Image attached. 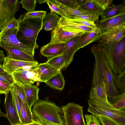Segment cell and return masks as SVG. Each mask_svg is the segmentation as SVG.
<instances>
[{
  "label": "cell",
  "instance_id": "6da1fadb",
  "mask_svg": "<svg viewBox=\"0 0 125 125\" xmlns=\"http://www.w3.org/2000/svg\"><path fill=\"white\" fill-rule=\"evenodd\" d=\"M91 52L94 55L95 61L93 71L92 87H94L103 79L105 84L108 98L110 101L119 94L113 78V72L109 64L102 45L98 44L92 47Z\"/></svg>",
  "mask_w": 125,
  "mask_h": 125
},
{
  "label": "cell",
  "instance_id": "7a4b0ae2",
  "mask_svg": "<svg viewBox=\"0 0 125 125\" xmlns=\"http://www.w3.org/2000/svg\"><path fill=\"white\" fill-rule=\"evenodd\" d=\"M18 19L19 25L17 39L23 45L35 51L38 48L36 40L39 32L43 29L44 19L22 14Z\"/></svg>",
  "mask_w": 125,
  "mask_h": 125
},
{
  "label": "cell",
  "instance_id": "3957f363",
  "mask_svg": "<svg viewBox=\"0 0 125 125\" xmlns=\"http://www.w3.org/2000/svg\"><path fill=\"white\" fill-rule=\"evenodd\" d=\"M36 121L43 125H64L61 115V108L48 97L44 100L39 99L31 110Z\"/></svg>",
  "mask_w": 125,
  "mask_h": 125
},
{
  "label": "cell",
  "instance_id": "277c9868",
  "mask_svg": "<svg viewBox=\"0 0 125 125\" xmlns=\"http://www.w3.org/2000/svg\"><path fill=\"white\" fill-rule=\"evenodd\" d=\"M103 45L113 73L119 74L125 70V37L117 42H98Z\"/></svg>",
  "mask_w": 125,
  "mask_h": 125
},
{
  "label": "cell",
  "instance_id": "5b68a950",
  "mask_svg": "<svg viewBox=\"0 0 125 125\" xmlns=\"http://www.w3.org/2000/svg\"><path fill=\"white\" fill-rule=\"evenodd\" d=\"M87 111L96 117L102 116L125 125V111L117 109L109 102L98 99H89Z\"/></svg>",
  "mask_w": 125,
  "mask_h": 125
},
{
  "label": "cell",
  "instance_id": "8992f818",
  "mask_svg": "<svg viewBox=\"0 0 125 125\" xmlns=\"http://www.w3.org/2000/svg\"><path fill=\"white\" fill-rule=\"evenodd\" d=\"M83 107L71 102L61 108L64 125H86L83 115Z\"/></svg>",
  "mask_w": 125,
  "mask_h": 125
},
{
  "label": "cell",
  "instance_id": "52a82bcc",
  "mask_svg": "<svg viewBox=\"0 0 125 125\" xmlns=\"http://www.w3.org/2000/svg\"><path fill=\"white\" fill-rule=\"evenodd\" d=\"M19 0H0V30L2 26L11 19L15 17L19 10Z\"/></svg>",
  "mask_w": 125,
  "mask_h": 125
},
{
  "label": "cell",
  "instance_id": "ba28073f",
  "mask_svg": "<svg viewBox=\"0 0 125 125\" xmlns=\"http://www.w3.org/2000/svg\"><path fill=\"white\" fill-rule=\"evenodd\" d=\"M12 75L14 82L22 86L32 84L36 81L40 82L36 68L27 70L21 68L16 71Z\"/></svg>",
  "mask_w": 125,
  "mask_h": 125
},
{
  "label": "cell",
  "instance_id": "9c48e42d",
  "mask_svg": "<svg viewBox=\"0 0 125 125\" xmlns=\"http://www.w3.org/2000/svg\"><path fill=\"white\" fill-rule=\"evenodd\" d=\"M18 28V27L9 30L1 37L0 41L33 56L35 51L23 45L17 39L16 35Z\"/></svg>",
  "mask_w": 125,
  "mask_h": 125
},
{
  "label": "cell",
  "instance_id": "30bf717a",
  "mask_svg": "<svg viewBox=\"0 0 125 125\" xmlns=\"http://www.w3.org/2000/svg\"><path fill=\"white\" fill-rule=\"evenodd\" d=\"M84 33L66 31L58 25L51 32V40L49 43L52 44L64 43L72 38L81 35Z\"/></svg>",
  "mask_w": 125,
  "mask_h": 125
},
{
  "label": "cell",
  "instance_id": "8fae6325",
  "mask_svg": "<svg viewBox=\"0 0 125 125\" xmlns=\"http://www.w3.org/2000/svg\"><path fill=\"white\" fill-rule=\"evenodd\" d=\"M125 23V12L113 17L100 20L99 28L101 36L111 29Z\"/></svg>",
  "mask_w": 125,
  "mask_h": 125
},
{
  "label": "cell",
  "instance_id": "7c38bea8",
  "mask_svg": "<svg viewBox=\"0 0 125 125\" xmlns=\"http://www.w3.org/2000/svg\"><path fill=\"white\" fill-rule=\"evenodd\" d=\"M5 94L4 104L7 112L6 118L11 125H15L21 123L20 118L13 103L10 90Z\"/></svg>",
  "mask_w": 125,
  "mask_h": 125
},
{
  "label": "cell",
  "instance_id": "4fadbf2b",
  "mask_svg": "<svg viewBox=\"0 0 125 125\" xmlns=\"http://www.w3.org/2000/svg\"><path fill=\"white\" fill-rule=\"evenodd\" d=\"M38 62L25 61L12 59L8 56L5 57L2 66L4 70L8 73L12 74L16 70L25 66H36Z\"/></svg>",
  "mask_w": 125,
  "mask_h": 125
},
{
  "label": "cell",
  "instance_id": "5bb4252c",
  "mask_svg": "<svg viewBox=\"0 0 125 125\" xmlns=\"http://www.w3.org/2000/svg\"><path fill=\"white\" fill-rule=\"evenodd\" d=\"M81 35L72 38L64 43L62 54L64 60L65 68L69 65L73 60L74 55L77 51V46Z\"/></svg>",
  "mask_w": 125,
  "mask_h": 125
},
{
  "label": "cell",
  "instance_id": "9a60e30c",
  "mask_svg": "<svg viewBox=\"0 0 125 125\" xmlns=\"http://www.w3.org/2000/svg\"><path fill=\"white\" fill-rule=\"evenodd\" d=\"M125 37V23L110 30L101 36L99 41L106 42H117Z\"/></svg>",
  "mask_w": 125,
  "mask_h": 125
},
{
  "label": "cell",
  "instance_id": "2e32d148",
  "mask_svg": "<svg viewBox=\"0 0 125 125\" xmlns=\"http://www.w3.org/2000/svg\"><path fill=\"white\" fill-rule=\"evenodd\" d=\"M0 46L6 52L7 56L12 59L27 61L34 62L36 61L33 56L2 42L0 41Z\"/></svg>",
  "mask_w": 125,
  "mask_h": 125
},
{
  "label": "cell",
  "instance_id": "e0dca14e",
  "mask_svg": "<svg viewBox=\"0 0 125 125\" xmlns=\"http://www.w3.org/2000/svg\"><path fill=\"white\" fill-rule=\"evenodd\" d=\"M101 36L99 24L90 32L83 33L80 36L77 46V51L85 47L89 44L100 39Z\"/></svg>",
  "mask_w": 125,
  "mask_h": 125
},
{
  "label": "cell",
  "instance_id": "ac0fdd59",
  "mask_svg": "<svg viewBox=\"0 0 125 125\" xmlns=\"http://www.w3.org/2000/svg\"><path fill=\"white\" fill-rule=\"evenodd\" d=\"M58 25L65 30L73 32H90L94 29L75 23L63 17H60Z\"/></svg>",
  "mask_w": 125,
  "mask_h": 125
},
{
  "label": "cell",
  "instance_id": "d6986e66",
  "mask_svg": "<svg viewBox=\"0 0 125 125\" xmlns=\"http://www.w3.org/2000/svg\"><path fill=\"white\" fill-rule=\"evenodd\" d=\"M64 43L51 44L49 43L42 46L40 50L41 54L48 58L62 54Z\"/></svg>",
  "mask_w": 125,
  "mask_h": 125
},
{
  "label": "cell",
  "instance_id": "ffe728a7",
  "mask_svg": "<svg viewBox=\"0 0 125 125\" xmlns=\"http://www.w3.org/2000/svg\"><path fill=\"white\" fill-rule=\"evenodd\" d=\"M22 86L29 106L31 110L32 107L39 99L38 95L40 89L32 84H27Z\"/></svg>",
  "mask_w": 125,
  "mask_h": 125
},
{
  "label": "cell",
  "instance_id": "44dd1931",
  "mask_svg": "<svg viewBox=\"0 0 125 125\" xmlns=\"http://www.w3.org/2000/svg\"><path fill=\"white\" fill-rule=\"evenodd\" d=\"M36 70L40 77V82L44 83L50 80L60 71L49 67L44 63L39 64Z\"/></svg>",
  "mask_w": 125,
  "mask_h": 125
},
{
  "label": "cell",
  "instance_id": "7402d4cb",
  "mask_svg": "<svg viewBox=\"0 0 125 125\" xmlns=\"http://www.w3.org/2000/svg\"><path fill=\"white\" fill-rule=\"evenodd\" d=\"M125 12V1L118 5L112 3L102 11L101 20H103Z\"/></svg>",
  "mask_w": 125,
  "mask_h": 125
},
{
  "label": "cell",
  "instance_id": "603a6c76",
  "mask_svg": "<svg viewBox=\"0 0 125 125\" xmlns=\"http://www.w3.org/2000/svg\"><path fill=\"white\" fill-rule=\"evenodd\" d=\"M89 97L90 99H98L109 102L105 84L103 79L96 86L92 87Z\"/></svg>",
  "mask_w": 125,
  "mask_h": 125
},
{
  "label": "cell",
  "instance_id": "cb8c5ba5",
  "mask_svg": "<svg viewBox=\"0 0 125 125\" xmlns=\"http://www.w3.org/2000/svg\"><path fill=\"white\" fill-rule=\"evenodd\" d=\"M44 18L42 29L47 31H51L58 25L60 17L58 15L50 12L46 15Z\"/></svg>",
  "mask_w": 125,
  "mask_h": 125
},
{
  "label": "cell",
  "instance_id": "d4e9b609",
  "mask_svg": "<svg viewBox=\"0 0 125 125\" xmlns=\"http://www.w3.org/2000/svg\"><path fill=\"white\" fill-rule=\"evenodd\" d=\"M48 86L55 90H62L65 85V81L61 70L49 80L45 83Z\"/></svg>",
  "mask_w": 125,
  "mask_h": 125
},
{
  "label": "cell",
  "instance_id": "484cf974",
  "mask_svg": "<svg viewBox=\"0 0 125 125\" xmlns=\"http://www.w3.org/2000/svg\"><path fill=\"white\" fill-rule=\"evenodd\" d=\"M45 63L49 67L58 71L65 68L66 65L62 54L48 58Z\"/></svg>",
  "mask_w": 125,
  "mask_h": 125
},
{
  "label": "cell",
  "instance_id": "4316f807",
  "mask_svg": "<svg viewBox=\"0 0 125 125\" xmlns=\"http://www.w3.org/2000/svg\"><path fill=\"white\" fill-rule=\"evenodd\" d=\"M18 97L21 107L20 124H26L31 123L34 120L32 114L28 111L23 102L18 95Z\"/></svg>",
  "mask_w": 125,
  "mask_h": 125
},
{
  "label": "cell",
  "instance_id": "83f0119b",
  "mask_svg": "<svg viewBox=\"0 0 125 125\" xmlns=\"http://www.w3.org/2000/svg\"><path fill=\"white\" fill-rule=\"evenodd\" d=\"M78 10L88 12L99 17L102 11L92 0H87L83 5L79 7Z\"/></svg>",
  "mask_w": 125,
  "mask_h": 125
},
{
  "label": "cell",
  "instance_id": "f1b7e54d",
  "mask_svg": "<svg viewBox=\"0 0 125 125\" xmlns=\"http://www.w3.org/2000/svg\"><path fill=\"white\" fill-rule=\"evenodd\" d=\"M115 108L125 111V92L114 97L109 101Z\"/></svg>",
  "mask_w": 125,
  "mask_h": 125
},
{
  "label": "cell",
  "instance_id": "f546056e",
  "mask_svg": "<svg viewBox=\"0 0 125 125\" xmlns=\"http://www.w3.org/2000/svg\"><path fill=\"white\" fill-rule=\"evenodd\" d=\"M113 78L116 87L122 93L125 91V70L120 73L115 74L113 73Z\"/></svg>",
  "mask_w": 125,
  "mask_h": 125
},
{
  "label": "cell",
  "instance_id": "4dcf8cb0",
  "mask_svg": "<svg viewBox=\"0 0 125 125\" xmlns=\"http://www.w3.org/2000/svg\"><path fill=\"white\" fill-rule=\"evenodd\" d=\"M46 3L52 13L60 15L61 17L70 19V17L67 15L59 6L56 0H47Z\"/></svg>",
  "mask_w": 125,
  "mask_h": 125
},
{
  "label": "cell",
  "instance_id": "1f68e13d",
  "mask_svg": "<svg viewBox=\"0 0 125 125\" xmlns=\"http://www.w3.org/2000/svg\"><path fill=\"white\" fill-rule=\"evenodd\" d=\"M12 86L18 95L23 102L28 111L32 114L31 110L30 109L29 106L23 86L15 82L12 85Z\"/></svg>",
  "mask_w": 125,
  "mask_h": 125
},
{
  "label": "cell",
  "instance_id": "d6a6232c",
  "mask_svg": "<svg viewBox=\"0 0 125 125\" xmlns=\"http://www.w3.org/2000/svg\"><path fill=\"white\" fill-rule=\"evenodd\" d=\"M57 2L59 7L70 17V19H72L74 17L81 15H93L91 13L86 11L67 8L61 5L57 1Z\"/></svg>",
  "mask_w": 125,
  "mask_h": 125
},
{
  "label": "cell",
  "instance_id": "836d02e7",
  "mask_svg": "<svg viewBox=\"0 0 125 125\" xmlns=\"http://www.w3.org/2000/svg\"><path fill=\"white\" fill-rule=\"evenodd\" d=\"M19 21L18 19L13 18L5 23L0 29V41L1 37L9 29L19 26Z\"/></svg>",
  "mask_w": 125,
  "mask_h": 125
},
{
  "label": "cell",
  "instance_id": "e575fe53",
  "mask_svg": "<svg viewBox=\"0 0 125 125\" xmlns=\"http://www.w3.org/2000/svg\"><path fill=\"white\" fill-rule=\"evenodd\" d=\"M36 3V0H21L20 1L22 7L28 12L35 11Z\"/></svg>",
  "mask_w": 125,
  "mask_h": 125
},
{
  "label": "cell",
  "instance_id": "d590c367",
  "mask_svg": "<svg viewBox=\"0 0 125 125\" xmlns=\"http://www.w3.org/2000/svg\"><path fill=\"white\" fill-rule=\"evenodd\" d=\"M58 3L68 8L78 10L79 6L76 0H56Z\"/></svg>",
  "mask_w": 125,
  "mask_h": 125
},
{
  "label": "cell",
  "instance_id": "8d00e7d4",
  "mask_svg": "<svg viewBox=\"0 0 125 125\" xmlns=\"http://www.w3.org/2000/svg\"><path fill=\"white\" fill-rule=\"evenodd\" d=\"M68 19L70 21L75 23L92 28H95L97 26V24H96L94 22L90 21L78 19Z\"/></svg>",
  "mask_w": 125,
  "mask_h": 125
},
{
  "label": "cell",
  "instance_id": "74e56055",
  "mask_svg": "<svg viewBox=\"0 0 125 125\" xmlns=\"http://www.w3.org/2000/svg\"><path fill=\"white\" fill-rule=\"evenodd\" d=\"M10 90L12 95L13 104L20 119L21 107L18 98V95L14 90L12 86Z\"/></svg>",
  "mask_w": 125,
  "mask_h": 125
},
{
  "label": "cell",
  "instance_id": "f35d334b",
  "mask_svg": "<svg viewBox=\"0 0 125 125\" xmlns=\"http://www.w3.org/2000/svg\"><path fill=\"white\" fill-rule=\"evenodd\" d=\"M85 117L86 121V125H102L97 117L92 115L85 114Z\"/></svg>",
  "mask_w": 125,
  "mask_h": 125
},
{
  "label": "cell",
  "instance_id": "ab89813d",
  "mask_svg": "<svg viewBox=\"0 0 125 125\" xmlns=\"http://www.w3.org/2000/svg\"><path fill=\"white\" fill-rule=\"evenodd\" d=\"M0 81L12 85L15 82L12 74L6 71L0 73Z\"/></svg>",
  "mask_w": 125,
  "mask_h": 125
},
{
  "label": "cell",
  "instance_id": "60d3db41",
  "mask_svg": "<svg viewBox=\"0 0 125 125\" xmlns=\"http://www.w3.org/2000/svg\"><path fill=\"white\" fill-rule=\"evenodd\" d=\"M92 1L103 10L111 5L113 0H95Z\"/></svg>",
  "mask_w": 125,
  "mask_h": 125
},
{
  "label": "cell",
  "instance_id": "b9f144b4",
  "mask_svg": "<svg viewBox=\"0 0 125 125\" xmlns=\"http://www.w3.org/2000/svg\"><path fill=\"white\" fill-rule=\"evenodd\" d=\"M99 17L93 15H83L74 17L72 19H80L94 22L95 21H99Z\"/></svg>",
  "mask_w": 125,
  "mask_h": 125
},
{
  "label": "cell",
  "instance_id": "7bdbcfd3",
  "mask_svg": "<svg viewBox=\"0 0 125 125\" xmlns=\"http://www.w3.org/2000/svg\"><path fill=\"white\" fill-rule=\"evenodd\" d=\"M46 14V11H37L31 12H27L25 15L31 17H39L44 19Z\"/></svg>",
  "mask_w": 125,
  "mask_h": 125
},
{
  "label": "cell",
  "instance_id": "ee69618b",
  "mask_svg": "<svg viewBox=\"0 0 125 125\" xmlns=\"http://www.w3.org/2000/svg\"><path fill=\"white\" fill-rule=\"evenodd\" d=\"M103 125H120L114 121L102 116L97 117Z\"/></svg>",
  "mask_w": 125,
  "mask_h": 125
},
{
  "label": "cell",
  "instance_id": "f6af8a7d",
  "mask_svg": "<svg viewBox=\"0 0 125 125\" xmlns=\"http://www.w3.org/2000/svg\"><path fill=\"white\" fill-rule=\"evenodd\" d=\"M12 85L0 81V94L6 93L10 90Z\"/></svg>",
  "mask_w": 125,
  "mask_h": 125
},
{
  "label": "cell",
  "instance_id": "bcb514c9",
  "mask_svg": "<svg viewBox=\"0 0 125 125\" xmlns=\"http://www.w3.org/2000/svg\"><path fill=\"white\" fill-rule=\"evenodd\" d=\"M5 57L4 51L0 49V65H2V63L3 62Z\"/></svg>",
  "mask_w": 125,
  "mask_h": 125
},
{
  "label": "cell",
  "instance_id": "7dc6e473",
  "mask_svg": "<svg viewBox=\"0 0 125 125\" xmlns=\"http://www.w3.org/2000/svg\"><path fill=\"white\" fill-rule=\"evenodd\" d=\"M15 125H43L37 121H34L31 123L26 124H21L20 123Z\"/></svg>",
  "mask_w": 125,
  "mask_h": 125
},
{
  "label": "cell",
  "instance_id": "c3c4849f",
  "mask_svg": "<svg viewBox=\"0 0 125 125\" xmlns=\"http://www.w3.org/2000/svg\"><path fill=\"white\" fill-rule=\"evenodd\" d=\"M0 116L4 117L6 118V114L2 112L0 108Z\"/></svg>",
  "mask_w": 125,
  "mask_h": 125
},
{
  "label": "cell",
  "instance_id": "681fc988",
  "mask_svg": "<svg viewBox=\"0 0 125 125\" xmlns=\"http://www.w3.org/2000/svg\"><path fill=\"white\" fill-rule=\"evenodd\" d=\"M47 0H36V2H38L39 4L44 3L46 2Z\"/></svg>",
  "mask_w": 125,
  "mask_h": 125
},
{
  "label": "cell",
  "instance_id": "f907efd6",
  "mask_svg": "<svg viewBox=\"0 0 125 125\" xmlns=\"http://www.w3.org/2000/svg\"><path fill=\"white\" fill-rule=\"evenodd\" d=\"M5 71L2 65H0V73H4Z\"/></svg>",
  "mask_w": 125,
  "mask_h": 125
},
{
  "label": "cell",
  "instance_id": "816d5d0a",
  "mask_svg": "<svg viewBox=\"0 0 125 125\" xmlns=\"http://www.w3.org/2000/svg\"><path fill=\"white\" fill-rule=\"evenodd\" d=\"M0 103H1V99H0Z\"/></svg>",
  "mask_w": 125,
  "mask_h": 125
}]
</instances>
